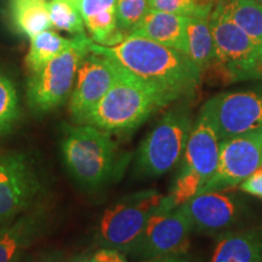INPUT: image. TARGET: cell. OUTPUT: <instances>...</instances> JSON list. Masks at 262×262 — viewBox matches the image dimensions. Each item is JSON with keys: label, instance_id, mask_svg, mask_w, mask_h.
<instances>
[{"label": "cell", "instance_id": "6da1fadb", "mask_svg": "<svg viewBox=\"0 0 262 262\" xmlns=\"http://www.w3.org/2000/svg\"><path fill=\"white\" fill-rule=\"evenodd\" d=\"M90 52L112 58L140 79L157 88L170 103L189 97L201 84L203 72L187 55L150 39L127 35L112 47L91 40Z\"/></svg>", "mask_w": 262, "mask_h": 262}, {"label": "cell", "instance_id": "7a4b0ae2", "mask_svg": "<svg viewBox=\"0 0 262 262\" xmlns=\"http://www.w3.org/2000/svg\"><path fill=\"white\" fill-rule=\"evenodd\" d=\"M60 152L70 176L80 187L97 191L122 178L129 155L119 150L112 134L89 124L62 125Z\"/></svg>", "mask_w": 262, "mask_h": 262}, {"label": "cell", "instance_id": "3957f363", "mask_svg": "<svg viewBox=\"0 0 262 262\" xmlns=\"http://www.w3.org/2000/svg\"><path fill=\"white\" fill-rule=\"evenodd\" d=\"M169 103L157 88L118 63L116 80L84 124L111 134L130 133Z\"/></svg>", "mask_w": 262, "mask_h": 262}, {"label": "cell", "instance_id": "277c9868", "mask_svg": "<svg viewBox=\"0 0 262 262\" xmlns=\"http://www.w3.org/2000/svg\"><path fill=\"white\" fill-rule=\"evenodd\" d=\"M193 124L187 107L164 114L137 148L134 175L142 180L158 179L175 168L185 155Z\"/></svg>", "mask_w": 262, "mask_h": 262}, {"label": "cell", "instance_id": "5b68a950", "mask_svg": "<svg viewBox=\"0 0 262 262\" xmlns=\"http://www.w3.org/2000/svg\"><path fill=\"white\" fill-rule=\"evenodd\" d=\"M210 29L214 39V62L231 81L251 79L262 74V44L249 37L225 11L221 0L212 9Z\"/></svg>", "mask_w": 262, "mask_h": 262}, {"label": "cell", "instance_id": "8992f818", "mask_svg": "<svg viewBox=\"0 0 262 262\" xmlns=\"http://www.w3.org/2000/svg\"><path fill=\"white\" fill-rule=\"evenodd\" d=\"M163 199L164 195L157 189H143L123 196L103 212L95 235L96 244L129 254Z\"/></svg>", "mask_w": 262, "mask_h": 262}, {"label": "cell", "instance_id": "52a82bcc", "mask_svg": "<svg viewBox=\"0 0 262 262\" xmlns=\"http://www.w3.org/2000/svg\"><path fill=\"white\" fill-rule=\"evenodd\" d=\"M90 42L86 34L78 35L73 47L52 58L40 71L31 73L27 103L33 113H49L66 102L73 90L80 62L90 52Z\"/></svg>", "mask_w": 262, "mask_h": 262}, {"label": "cell", "instance_id": "ba28073f", "mask_svg": "<svg viewBox=\"0 0 262 262\" xmlns=\"http://www.w3.org/2000/svg\"><path fill=\"white\" fill-rule=\"evenodd\" d=\"M219 153L220 139L211 123L199 113L188 137L181 170L169 194L175 205H182L198 194L203 186L214 175Z\"/></svg>", "mask_w": 262, "mask_h": 262}, {"label": "cell", "instance_id": "9c48e42d", "mask_svg": "<svg viewBox=\"0 0 262 262\" xmlns=\"http://www.w3.org/2000/svg\"><path fill=\"white\" fill-rule=\"evenodd\" d=\"M192 232V222L183 206L175 205L170 195H164L162 204L127 255L147 261L170 255H183L189 248Z\"/></svg>", "mask_w": 262, "mask_h": 262}, {"label": "cell", "instance_id": "30bf717a", "mask_svg": "<svg viewBox=\"0 0 262 262\" xmlns=\"http://www.w3.org/2000/svg\"><path fill=\"white\" fill-rule=\"evenodd\" d=\"M203 114L220 141L262 131V84L247 90L221 93L203 104Z\"/></svg>", "mask_w": 262, "mask_h": 262}, {"label": "cell", "instance_id": "8fae6325", "mask_svg": "<svg viewBox=\"0 0 262 262\" xmlns=\"http://www.w3.org/2000/svg\"><path fill=\"white\" fill-rule=\"evenodd\" d=\"M41 191V181L24 152L0 156V224L31 210Z\"/></svg>", "mask_w": 262, "mask_h": 262}, {"label": "cell", "instance_id": "7c38bea8", "mask_svg": "<svg viewBox=\"0 0 262 262\" xmlns=\"http://www.w3.org/2000/svg\"><path fill=\"white\" fill-rule=\"evenodd\" d=\"M260 168H262V131L222 140L214 175L199 193L235 187Z\"/></svg>", "mask_w": 262, "mask_h": 262}, {"label": "cell", "instance_id": "4fadbf2b", "mask_svg": "<svg viewBox=\"0 0 262 262\" xmlns=\"http://www.w3.org/2000/svg\"><path fill=\"white\" fill-rule=\"evenodd\" d=\"M117 72V62L103 55L89 52L81 60L70 98V113L74 123L84 124L111 89Z\"/></svg>", "mask_w": 262, "mask_h": 262}, {"label": "cell", "instance_id": "5bb4252c", "mask_svg": "<svg viewBox=\"0 0 262 262\" xmlns=\"http://www.w3.org/2000/svg\"><path fill=\"white\" fill-rule=\"evenodd\" d=\"M193 231L216 234L227 232L243 220L245 208L235 195L224 191L198 193L182 204Z\"/></svg>", "mask_w": 262, "mask_h": 262}, {"label": "cell", "instance_id": "9a60e30c", "mask_svg": "<svg viewBox=\"0 0 262 262\" xmlns=\"http://www.w3.org/2000/svg\"><path fill=\"white\" fill-rule=\"evenodd\" d=\"M47 209L35 206L0 226V262H17L44 234L48 227Z\"/></svg>", "mask_w": 262, "mask_h": 262}, {"label": "cell", "instance_id": "2e32d148", "mask_svg": "<svg viewBox=\"0 0 262 262\" xmlns=\"http://www.w3.org/2000/svg\"><path fill=\"white\" fill-rule=\"evenodd\" d=\"M187 21L186 16L148 9L130 34L150 39L187 55Z\"/></svg>", "mask_w": 262, "mask_h": 262}, {"label": "cell", "instance_id": "e0dca14e", "mask_svg": "<svg viewBox=\"0 0 262 262\" xmlns=\"http://www.w3.org/2000/svg\"><path fill=\"white\" fill-rule=\"evenodd\" d=\"M85 29L96 44L112 47L125 38L117 25V0H78Z\"/></svg>", "mask_w": 262, "mask_h": 262}, {"label": "cell", "instance_id": "ac0fdd59", "mask_svg": "<svg viewBox=\"0 0 262 262\" xmlns=\"http://www.w3.org/2000/svg\"><path fill=\"white\" fill-rule=\"evenodd\" d=\"M211 262H262V228L225 234L216 245Z\"/></svg>", "mask_w": 262, "mask_h": 262}, {"label": "cell", "instance_id": "d6986e66", "mask_svg": "<svg viewBox=\"0 0 262 262\" xmlns=\"http://www.w3.org/2000/svg\"><path fill=\"white\" fill-rule=\"evenodd\" d=\"M9 18L12 29L29 39L52 28L48 0H10Z\"/></svg>", "mask_w": 262, "mask_h": 262}, {"label": "cell", "instance_id": "ffe728a7", "mask_svg": "<svg viewBox=\"0 0 262 262\" xmlns=\"http://www.w3.org/2000/svg\"><path fill=\"white\" fill-rule=\"evenodd\" d=\"M78 40V35L72 38H64L57 32L48 29L31 38V45L26 64L31 73L40 71L45 64H48L52 58L62 54L68 48L73 47Z\"/></svg>", "mask_w": 262, "mask_h": 262}, {"label": "cell", "instance_id": "44dd1931", "mask_svg": "<svg viewBox=\"0 0 262 262\" xmlns=\"http://www.w3.org/2000/svg\"><path fill=\"white\" fill-rule=\"evenodd\" d=\"M187 56L202 72L214 62V39L210 29V17H188Z\"/></svg>", "mask_w": 262, "mask_h": 262}, {"label": "cell", "instance_id": "7402d4cb", "mask_svg": "<svg viewBox=\"0 0 262 262\" xmlns=\"http://www.w3.org/2000/svg\"><path fill=\"white\" fill-rule=\"evenodd\" d=\"M227 15L255 41L262 44V5L255 0H221Z\"/></svg>", "mask_w": 262, "mask_h": 262}, {"label": "cell", "instance_id": "603a6c76", "mask_svg": "<svg viewBox=\"0 0 262 262\" xmlns=\"http://www.w3.org/2000/svg\"><path fill=\"white\" fill-rule=\"evenodd\" d=\"M48 4L52 28L70 33L73 37L86 34L78 0H50Z\"/></svg>", "mask_w": 262, "mask_h": 262}, {"label": "cell", "instance_id": "cb8c5ba5", "mask_svg": "<svg viewBox=\"0 0 262 262\" xmlns=\"http://www.w3.org/2000/svg\"><path fill=\"white\" fill-rule=\"evenodd\" d=\"M21 119V107L16 86L0 70V137L8 135Z\"/></svg>", "mask_w": 262, "mask_h": 262}, {"label": "cell", "instance_id": "d4e9b609", "mask_svg": "<svg viewBox=\"0 0 262 262\" xmlns=\"http://www.w3.org/2000/svg\"><path fill=\"white\" fill-rule=\"evenodd\" d=\"M219 0H148L149 9L186 17H210Z\"/></svg>", "mask_w": 262, "mask_h": 262}, {"label": "cell", "instance_id": "484cf974", "mask_svg": "<svg viewBox=\"0 0 262 262\" xmlns=\"http://www.w3.org/2000/svg\"><path fill=\"white\" fill-rule=\"evenodd\" d=\"M148 0H117V25L123 35H127L148 11Z\"/></svg>", "mask_w": 262, "mask_h": 262}, {"label": "cell", "instance_id": "4316f807", "mask_svg": "<svg viewBox=\"0 0 262 262\" xmlns=\"http://www.w3.org/2000/svg\"><path fill=\"white\" fill-rule=\"evenodd\" d=\"M241 191L262 199V168L257 169L241 183Z\"/></svg>", "mask_w": 262, "mask_h": 262}, {"label": "cell", "instance_id": "83f0119b", "mask_svg": "<svg viewBox=\"0 0 262 262\" xmlns=\"http://www.w3.org/2000/svg\"><path fill=\"white\" fill-rule=\"evenodd\" d=\"M90 262H127L125 254L120 253L116 249L101 248L90 257Z\"/></svg>", "mask_w": 262, "mask_h": 262}, {"label": "cell", "instance_id": "f1b7e54d", "mask_svg": "<svg viewBox=\"0 0 262 262\" xmlns=\"http://www.w3.org/2000/svg\"><path fill=\"white\" fill-rule=\"evenodd\" d=\"M148 262H191V260L186 256V254H183V255H170V256L152 258V260H148Z\"/></svg>", "mask_w": 262, "mask_h": 262}, {"label": "cell", "instance_id": "f546056e", "mask_svg": "<svg viewBox=\"0 0 262 262\" xmlns=\"http://www.w3.org/2000/svg\"><path fill=\"white\" fill-rule=\"evenodd\" d=\"M38 262H66V260L60 251H52L42 255L40 258H38Z\"/></svg>", "mask_w": 262, "mask_h": 262}, {"label": "cell", "instance_id": "4dcf8cb0", "mask_svg": "<svg viewBox=\"0 0 262 262\" xmlns=\"http://www.w3.org/2000/svg\"><path fill=\"white\" fill-rule=\"evenodd\" d=\"M66 262H90V257L86 254H79L68 258V260H66Z\"/></svg>", "mask_w": 262, "mask_h": 262}, {"label": "cell", "instance_id": "1f68e13d", "mask_svg": "<svg viewBox=\"0 0 262 262\" xmlns=\"http://www.w3.org/2000/svg\"><path fill=\"white\" fill-rule=\"evenodd\" d=\"M17 262H38V258L32 256V255L26 254L25 256H22V258H19Z\"/></svg>", "mask_w": 262, "mask_h": 262}, {"label": "cell", "instance_id": "d6a6232c", "mask_svg": "<svg viewBox=\"0 0 262 262\" xmlns=\"http://www.w3.org/2000/svg\"><path fill=\"white\" fill-rule=\"evenodd\" d=\"M255 2H257L258 4H261V5H262V0H255Z\"/></svg>", "mask_w": 262, "mask_h": 262}]
</instances>
